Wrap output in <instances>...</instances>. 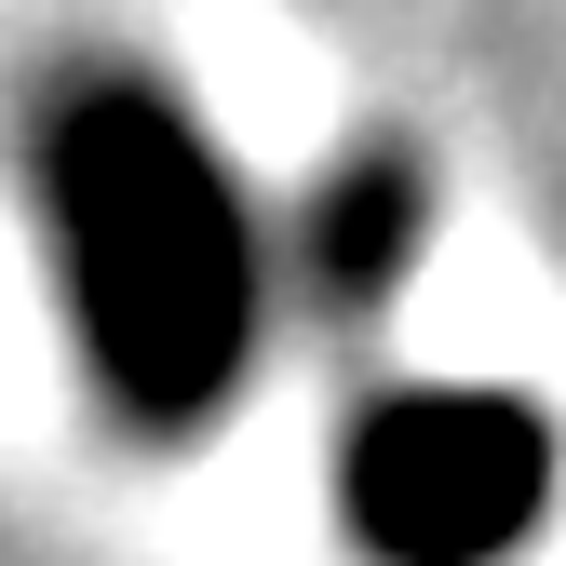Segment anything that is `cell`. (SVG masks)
I'll return each instance as SVG.
<instances>
[{"instance_id":"obj_3","label":"cell","mask_w":566,"mask_h":566,"mask_svg":"<svg viewBox=\"0 0 566 566\" xmlns=\"http://www.w3.org/2000/svg\"><path fill=\"white\" fill-rule=\"evenodd\" d=\"M418 243H432V189H418L405 149H337L283 230V297H297L324 337H378V311L405 297Z\"/></svg>"},{"instance_id":"obj_2","label":"cell","mask_w":566,"mask_h":566,"mask_svg":"<svg viewBox=\"0 0 566 566\" xmlns=\"http://www.w3.org/2000/svg\"><path fill=\"white\" fill-rule=\"evenodd\" d=\"M553 485V418L500 378H391L337 432V526L365 566H513Z\"/></svg>"},{"instance_id":"obj_1","label":"cell","mask_w":566,"mask_h":566,"mask_svg":"<svg viewBox=\"0 0 566 566\" xmlns=\"http://www.w3.org/2000/svg\"><path fill=\"white\" fill-rule=\"evenodd\" d=\"M28 189H41L54 297H67V337H82L108 418H135L163 446L217 432L256 378L283 243L256 230L202 108L149 67H54L28 108Z\"/></svg>"}]
</instances>
